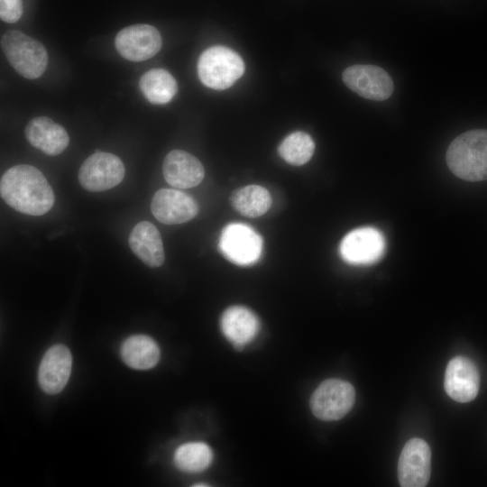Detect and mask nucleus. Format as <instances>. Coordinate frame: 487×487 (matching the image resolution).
Segmentation results:
<instances>
[{
	"mask_svg": "<svg viewBox=\"0 0 487 487\" xmlns=\"http://www.w3.org/2000/svg\"><path fill=\"white\" fill-rule=\"evenodd\" d=\"M128 244L133 253L147 266L156 268L164 262L161 236L153 224L139 222L131 231Z\"/></svg>",
	"mask_w": 487,
	"mask_h": 487,
	"instance_id": "18",
	"label": "nucleus"
},
{
	"mask_svg": "<svg viewBox=\"0 0 487 487\" xmlns=\"http://www.w3.org/2000/svg\"><path fill=\"white\" fill-rule=\"evenodd\" d=\"M244 72L240 55L225 46H212L202 52L198 61L200 81L207 87L224 90L230 87Z\"/></svg>",
	"mask_w": 487,
	"mask_h": 487,
	"instance_id": "4",
	"label": "nucleus"
},
{
	"mask_svg": "<svg viewBox=\"0 0 487 487\" xmlns=\"http://www.w3.org/2000/svg\"><path fill=\"white\" fill-rule=\"evenodd\" d=\"M480 374L474 363L464 356L451 359L445 372L444 387L457 402H469L478 394Z\"/></svg>",
	"mask_w": 487,
	"mask_h": 487,
	"instance_id": "13",
	"label": "nucleus"
},
{
	"mask_svg": "<svg viewBox=\"0 0 487 487\" xmlns=\"http://www.w3.org/2000/svg\"><path fill=\"white\" fill-rule=\"evenodd\" d=\"M212 460V450L203 442H189L181 445L174 454L176 466L188 473H198L205 470Z\"/></svg>",
	"mask_w": 487,
	"mask_h": 487,
	"instance_id": "22",
	"label": "nucleus"
},
{
	"mask_svg": "<svg viewBox=\"0 0 487 487\" xmlns=\"http://www.w3.org/2000/svg\"><path fill=\"white\" fill-rule=\"evenodd\" d=\"M72 366V356L63 345L51 346L43 355L38 370V381L48 394H57L66 386Z\"/></svg>",
	"mask_w": 487,
	"mask_h": 487,
	"instance_id": "14",
	"label": "nucleus"
},
{
	"mask_svg": "<svg viewBox=\"0 0 487 487\" xmlns=\"http://www.w3.org/2000/svg\"><path fill=\"white\" fill-rule=\"evenodd\" d=\"M354 400L355 391L350 382L327 379L314 391L309 404L317 418L333 421L345 417L353 408Z\"/></svg>",
	"mask_w": 487,
	"mask_h": 487,
	"instance_id": "5",
	"label": "nucleus"
},
{
	"mask_svg": "<svg viewBox=\"0 0 487 487\" xmlns=\"http://www.w3.org/2000/svg\"><path fill=\"white\" fill-rule=\"evenodd\" d=\"M0 194L4 201L16 211L41 216L54 205V192L35 167L19 164L8 169L1 177Z\"/></svg>",
	"mask_w": 487,
	"mask_h": 487,
	"instance_id": "1",
	"label": "nucleus"
},
{
	"mask_svg": "<svg viewBox=\"0 0 487 487\" xmlns=\"http://www.w3.org/2000/svg\"><path fill=\"white\" fill-rule=\"evenodd\" d=\"M342 78L351 90L374 101L389 98L394 88L391 76L374 65L350 66L344 70Z\"/></svg>",
	"mask_w": 487,
	"mask_h": 487,
	"instance_id": "10",
	"label": "nucleus"
},
{
	"mask_svg": "<svg viewBox=\"0 0 487 487\" xmlns=\"http://www.w3.org/2000/svg\"><path fill=\"white\" fill-rule=\"evenodd\" d=\"M124 362L131 368L147 370L155 366L160 359V348L150 336L134 335L124 341L120 349Z\"/></svg>",
	"mask_w": 487,
	"mask_h": 487,
	"instance_id": "19",
	"label": "nucleus"
},
{
	"mask_svg": "<svg viewBox=\"0 0 487 487\" xmlns=\"http://www.w3.org/2000/svg\"><path fill=\"white\" fill-rule=\"evenodd\" d=\"M78 181L87 190L101 192L118 185L124 177V166L113 153L96 151L78 170Z\"/></svg>",
	"mask_w": 487,
	"mask_h": 487,
	"instance_id": "7",
	"label": "nucleus"
},
{
	"mask_svg": "<svg viewBox=\"0 0 487 487\" xmlns=\"http://www.w3.org/2000/svg\"><path fill=\"white\" fill-rule=\"evenodd\" d=\"M24 133L33 147L51 156L61 153L69 142L64 127L47 116L32 118L25 126Z\"/></svg>",
	"mask_w": 487,
	"mask_h": 487,
	"instance_id": "17",
	"label": "nucleus"
},
{
	"mask_svg": "<svg viewBox=\"0 0 487 487\" xmlns=\"http://www.w3.org/2000/svg\"><path fill=\"white\" fill-rule=\"evenodd\" d=\"M232 207L247 217L264 215L271 206L270 192L260 185H248L234 190L230 197Z\"/></svg>",
	"mask_w": 487,
	"mask_h": 487,
	"instance_id": "21",
	"label": "nucleus"
},
{
	"mask_svg": "<svg viewBox=\"0 0 487 487\" xmlns=\"http://www.w3.org/2000/svg\"><path fill=\"white\" fill-rule=\"evenodd\" d=\"M449 170L467 181L487 179V130L473 129L458 135L446 151Z\"/></svg>",
	"mask_w": 487,
	"mask_h": 487,
	"instance_id": "2",
	"label": "nucleus"
},
{
	"mask_svg": "<svg viewBox=\"0 0 487 487\" xmlns=\"http://www.w3.org/2000/svg\"><path fill=\"white\" fill-rule=\"evenodd\" d=\"M2 51L10 65L25 78L41 77L48 65V53L39 41L12 30L1 37Z\"/></svg>",
	"mask_w": 487,
	"mask_h": 487,
	"instance_id": "3",
	"label": "nucleus"
},
{
	"mask_svg": "<svg viewBox=\"0 0 487 487\" xmlns=\"http://www.w3.org/2000/svg\"><path fill=\"white\" fill-rule=\"evenodd\" d=\"M431 473V451L427 443L418 437L409 439L398 462V480L402 487H424Z\"/></svg>",
	"mask_w": 487,
	"mask_h": 487,
	"instance_id": "9",
	"label": "nucleus"
},
{
	"mask_svg": "<svg viewBox=\"0 0 487 487\" xmlns=\"http://www.w3.org/2000/svg\"><path fill=\"white\" fill-rule=\"evenodd\" d=\"M220 327L236 349H243L257 335L260 322L251 309L243 306H232L222 314Z\"/></svg>",
	"mask_w": 487,
	"mask_h": 487,
	"instance_id": "16",
	"label": "nucleus"
},
{
	"mask_svg": "<svg viewBox=\"0 0 487 487\" xmlns=\"http://www.w3.org/2000/svg\"><path fill=\"white\" fill-rule=\"evenodd\" d=\"M162 41L159 31L150 24H133L118 32L115 46L119 54L131 61H143L156 55Z\"/></svg>",
	"mask_w": 487,
	"mask_h": 487,
	"instance_id": "11",
	"label": "nucleus"
},
{
	"mask_svg": "<svg viewBox=\"0 0 487 487\" xmlns=\"http://www.w3.org/2000/svg\"><path fill=\"white\" fill-rule=\"evenodd\" d=\"M162 172L167 183L177 188L196 187L205 176L202 163L192 154L181 150H173L166 155Z\"/></svg>",
	"mask_w": 487,
	"mask_h": 487,
	"instance_id": "15",
	"label": "nucleus"
},
{
	"mask_svg": "<svg viewBox=\"0 0 487 487\" xmlns=\"http://www.w3.org/2000/svg\"><path fill=\"white\" fill-rule=\"evenodd\" d=\"M140 88L150 103L163 105L170 102L176 95L178 85L175 78L167 70L152 69L142 76Z\"/></svg>",
	"mask_w": 487,
	"mask_h": 487,
	"instance_id": "20",
	"label": "nucleus"
},
{
	"mask_svg": "<svg viewBox=\"0 0 487 487\" xmlns=\"http://www.w3.org/2000/svg\"><path fill=\"white\" fill-rule=\"evenodd\" d=\"M22 0H0V18L9 23L17 22L23 14Z\"/></svg>",
	"mask_w": 487,
	"mask_h": 487,
	"instance_id": "24",
	"label": "nucleus"
},
{
	"mask_svg": "<svg viewBox=\"0 0 487 487\" xmlns=\"http://www.w3.org/2000/svg\"><path fill=\"white\" fill-rule=\"evenodd\" d=\"M386 242L381 231L359 227L344 236L339 245L342 259L353 265H369L378 262L385 252Z\"/></svg>",
	"mask_w": 487,
	"mask_h": 487,
	"instance_id": "8",
	"label": "nucleus"
},
{
	"mask_svg": "<svg viewBox=\"0 0 487 487\" xmlns=\"http://www.w3.org/2000/svg\"><path fill=\"white\" fill-rule=\"evenodd\" d=\"M218 245L220 252L229 262L248 266L259 261L263 241L248 225L231 223L222 230Z\"/></svg>",
	"mask_w": 487,
	"mask_h": 487,
	"instance_id": "6",
	"label": "nucleus"
},
{
	"mask_svg": "<svg viewBox=\"0 0 487 487\" xmlns=\"http://www.w3.org/2000/svg\"><path fill=\"white\" fill-rule=\"evenodd\" d=\"M151 210L161 223L177 225L194 218L198 213V205L187 193L173 188H161L153 195Z\"/></svg>",
	"mask_w": 487,
	"mask_h": 487,
	"instance_id": "12",
	"label": "nucleus"
},
{
	"mask_svg": "<svg viewBox=\"0 0 487 487\" xmlns=\"http://www.w3.org/2000/svg\"><path fill=\"white\" fill-rule=\"evenodd\" d=\"M280 156L289 164L300 166L307 163L314 154L312 137L301 131L289 134L278 148Z\"/></svg>",
	"mask_w": 487,
	"mask_h": 487,
	"instance_id": "23",
	"label": "nucleus"
}]
</instances>
